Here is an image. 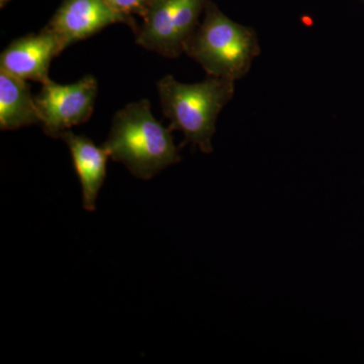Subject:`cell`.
I'll return each mask as SVG.
<instances>
[{
    "instance_id": "1",
    "label": "cell",
    "mask_w": 364,
    "mask_h": 364,
    "mask_svg": "<svg viewBox=\"0 0 364 364\" xmlns=\"http://www.w3.org/2000/svg\"><path fill=\"white\" fill-rule=\"evenodd\" d=\"M171 132L153 116L149 100H141L114 114L104 147L109 158L123 163L134 176L149 181L181 161Z\"/></svg>"
},
{
    "instance_id": "2",
    "label": "cell",
    "mask_w": 364,
    "mask_h": 364,
    "mask_svg": "<svg viewBox=\"0 0 364 364\" xmlns=\"http://www.w3.org/2000/svg\"><path fill=\"white\" fill-rule=\"evenodd\" d=\"M162 112L170 121V130L179 131L186 143L212 153L215 123L225 105L234 97L235 81L210 77L202 82L186 85L166 75L157 83Z\"/></svg>"
},
{
    "instance_id": "3",
    "label": "cell",
    "mask_w": 364,
    "mask_h": 364,
    "mask_svg": "<svg viewBox=\"0 0 364 364\" xmlns=\"http://www.w3.org/2000/svg\"><path fill=\"white\" fill-rule=\"evenodd\" d=\"M183 53L198 62L208 76L236 81L250 70L260 47L252 28L235 23L210 1Z\"/></svg>"
},
{
    "instance_id": "4",
    "label": "cell",
    "mask_w": 364,
    "mask_h": 364,
    "mask_svg": "<svg viewBox=\"0 0 364 364\" xmlns=\"http://www.w3.org/2000/svg\"><path fill=\"white\" fill-rule=\"evenodd\" d=\"M210 1L153 0L135 33L136 44L165 58H178Z\"/></svg>"
},
{
    "instance_id": "5",
    "label": "cell",
    "mask_w": 364,
    "mask_h": 364,
    "mask_svg": "<svg viewBox=\"0 0 364 364\" xmlns=\"http://www.w3.org/2000/svg\"><path fill=\"white\" fill-rule=\"evenodd\" d=\"M97 90L93 75L83 76L68 85H57L52 80L43 85L35 102L46 135L58 139L60 134L72 127L86 123L95 112Z\"/></svg>"
},
{
    "instance_id": "6",
    "label": "cell",
    "mask_w": 364,
    "mask_h": 364,
    "mask_svg": "<svg viewBox=\"0 0 364 364\" xmlns=\"http://www.w3.org/2000/svg\"><path fill=\"white\" fill-rule=\"evenodd\" d=\"M114 23H126L134 33L139 28L135 18L117 14L105 0H63L43 30L54 36L62 53Z\"/></svg>"
},
{
    "instance_id": "7",
    "label": "cell",
    "mask_w": 364,
    "mask_h": 364,
    "mask_svg": "<svg viewBox=\"0 0 364 364\" xmlns=\"http://www.w3.org/2000/svg\"><path fill=\"white\" fill-rule=\"evenodd\" d=\"M61 54L54 36L42 30L37 35L25 36L13 41L0 56V71L37 82H49L52 60Z\"/></svg>"
},
{
    "instance_id": "8",
    "label": "cell",
    "mask_w": 364,
    "mask_h": 364,
    "mask_svg": "<svg viewBox=\"0 0 364 364\" xmlns=\"http://www.w3.org/2000/svg\"><path fill=\"white\" fill-rule=\"evenodd\" d=\"M58 139L64 141L70 150L74 168L82 188L83 208L95 212L98 193L107 177L109 153L104 146L97 147L87 136L75 135L70 130L60 134Z\"/></svg>"
},
{
    "instance_id": "9",
    "label": "cell",
    "mask_w": 364,
    "mask_h": 364,
    "mask_svg": "<svg viewBox=\"0 0 364 364\" xmlns=\"http://www.w3.org/2000/svg\"><path fill=\"white\" fill-rule=\"evenodd\" d=\"M41 124L28 81L0 71V129L14 131Z\"/></svg>"
},
{
    "instance_id": "10",
    "label": "cell",
    "mask_w": 364,
    "mask_h": 364,
    "mask_svg": "<svg viewBox=\"0 0 364 364\" xmlns=\"http://www.w3.org/2000/svg\"><path fill=\"white\" fill-rule=\"evenodd\" d=\"M117 14L128 18H144L153 0H105Z\"/></svg>"
},
{
    "instance_id": "11",
    "label": "cell",
    "mask_w": 364,
    "mask_h": 364,
    "mask_svg": "<svg viewBox=\"0 0 364 364\" xmlns=\"http://www.w3.org/2000/svg\"><path fill=\"white\" fill-rule=\"evenodd\" d=\"M9 1H11V0H0V6H6Z\"/></svg>"
}]
</instances>
